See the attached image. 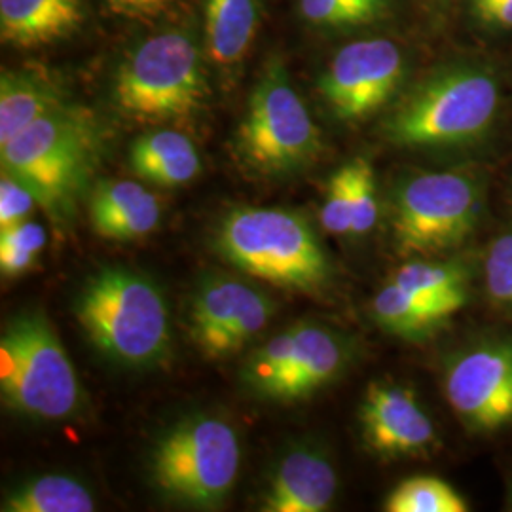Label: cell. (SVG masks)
I'll list each match as a JSON object with an SVG mask.
<instances>
[{
    "label": "cell",
    "mask_w": 512,
    "mask_h": 512,
    "mask_svg": "<svg viewBox=\"0 0 512 512\" xmlns=\"http://www.w3.org/2000/svg\"><path fill=\"white\" fill-rule=\"evenodd\" d=\"M499 84L490 71L459 65L433 74L404 97L385 122V137L401 147H461L492 128Z\"/></svg>",
    "instance_id": "1"
},
{
    "label": "cell",
    "mask_w": 512,
    "mask_h": 512,
    "mask_svg": "<svg viewBox=\"0 0 512 512\" xmlns=\"http://www.w3.org/2000/svg\"><path fill=\"white\" fill-rule=\"evenodd\" d=\"M74 311L93 344L124 365L156 363L169 346L164 294L145 275L101 270L76 296Z\"/></svg>",
    "instance_id": "2"
},
{
    "label": "cell",
    "mask_w": 512,
    "mask_h": 512,
    "mask_svg": "<svg viewBox=\"0 0 512 512\" xmlns=\"http://www.w3.org/2000/svg\"><path fill=\"white\" fill-rule=\"evenodd\" d=\"M217 247L236 268L277 287L313 293L332 277L329 255L310 222L293 211L234 209L220 226Z\"/></svg>",
    "instance_id": "3"
},
{
    "label": "cell",
    "mask_w": 512,
    "mask_h": 512,
    "mask_svg": "<svg viewBox=\"0 0 512 512\" xmlns=\"http://www.w3.org/2000/svg\"><path fill=\"white\" fill-rule=\"evenodd\" d=\"M97 139L92 122L65 105L38 118L0 147L2 171L29 186L52 217H67L92 173Z\"/></svg>",
    "instance_id": "4"
},
{
    "label": "cell",
    "mask_w": 512,
    "mask_h": 512,
    "mask_svg": "<svg viewBox=\"0 0 512 512\" xmlns=\"http://www.w3.org/2000/svg\"><path fill=\"white\" fill-rule=\"evenodd\" d=\"M0 389L12 410L35 420H65L80 403L73 363L40 311L21 313L0 338Z\"/></svg>",
    "instance_id": "5"
},
{
    "label": "cell",
    "mask_w": 512,
    "mask_h": 512,
    "mask_svg": "<svg viewBox=\"0 0 512 512\" xmlns=\"http://www.w3.org/2000/svg\"><path fill=\"white\" fill-rule=\"evenodd\" d=\"M207 86L194 38L169 31L141 42L118 67V109L141 122L181 120L202 109Z\"/></svg>",
    "instance_id": "6"
},
{
    "label": "cell",
    "mask_w": 512,
    "mask_h": 512,
    "mask_svg": "<svg viewBox=\"0 0 512 512\" xmlns=\"http://www.w3.org/2000/svg\"><path fill=\"white\" fill-rule=\"evenodd\" d=\"M482 211V188L459 171L408 177L393 194V238L406 256L452 251L471 238Z\"/></svg>",
    "instance_id": "7"
},
{
    "label": "cell",
    "mask_w": 512,
    "mask_h": 512,
    "mask_svg": "<svg viewBox=\"0 0 512 512\" xmlns=\"http://www.w3.org/2000/svg\"><path fill=\"white\" fill-rule=\"evenodd\" d=\"M241 450L232 425L198 416L167 431L152 454V476L162 492L192 507L215 509L232 492Z\"/></svg>",
    "instance_id": "8"
},
{
    "label": "cell",
    "mask_w": 512,
    "mask_h": 512,
    "mask_svg": "<svg viewBox=\"0 0 512 512\" xmlns=\"http://www.w3.org/2000/svg\"><path fill=\"white\" fill-rule=\"evenodd\" d=\"M321 150V133L311 120L281 63H272L256 84L238 131L241 160L262 175L291 173Z\"/></svg>",
    "instance_id": "9"
},
{
    "label": "cell",
    "mask_w": 512,
    "mask_h": 512,
    "mask_svg": "<svg viewBox=\"0 0 512 512\" xmlns=\"http://www.w3.org/2000/svg\"><path fill=\"white\" fill-rule=\"evenodd\" d=\"M442 389L458 420L476 435L512 425V338L478 342L452 355Z\"/></svg>",
    "instance_id": "10"
},
{
    "label": "cell",
    "mask_w": 512,
    "mask_h": 512,
    "mask_svg": "<svg viewBox=\"0 0 512 512\" xmlns=\"http://www.w3.org/2000/svg\"><path fill=\"white\" fill-rule=\"evenodd\" d=\"M403 76L404 57L395 42L357 40L334 55L321 78V93L340 120L355 122L382 109Z\"/></svg>",
    "instance_id": "11"
},
{
    "label": "cell",
    "mask_w": 512,
    "mask_h": 512,
    "mask_svg": "<svg viewBox=\"0 0 512 512\" xmlns=\"http://www.w3.org/2000/svg\"><path fill=\"white\" fill-rule=\"evenodd\" d=\"M274 300L236 279L205 281L192 302V336L203 355L220 359L245 348L274 315Z\"/></svg>",
    "instance_id": "12"
},
{
    "label": "cell",
    "mask_w": 512,
    "mask_h": 512,
    "mask_svg": "<svg viewBox=\"0 0 512 512\" xmlns=\"http://www.w3.org/2000/svg\"><path fill=\"white\" fill-rule=\"evenodd\" d=\"M359 418L368 448L384 458L423 456L439 442L435 423L414 391L403 385L372 382L366 387Z\"/></svg>",
    "instance_id": "13"
},
{
    "label": "cell",
    "mask_w": 512,
    "mask_h": 512,
    "mask_svg": "<svg viewBox=\"0 0 512 512\" xmlns=\"http://www.w3.org/2000/svg\"><path fill=\"white\" fill-rule=\"evenodd\" d=\"M291 346L281 374L262 397L298 401L334 382L348 366V340L334 330L302 323L289 329Z\"/></svg>",
    "instance_id": "14"
},
{
    "label": "cell",
    "mask_w": 512,
    "mask_h": 512,
    "mask_svg": "<svg viewBox=\"0 0 512 512\" xmlns=\"http://www.w3.org/2000/svg\"><path fill=\"white\" fill-rule=\"evenodd\" d=\"M336 490V471L329 459L315 450H294L275 469L264 511H327Z\"/></svg>",
    "instance_id": "15"
},
{
    "label": "cell",
    "mask_w": 512,
    "mask_h": 512,
    "mask_svg": "<svg viewBox=\"0 0 512 512\" xmlns=\"http://www.w3.org/2000/svg\"><path fill=\"white\" fill-rule=\"evenodd\" d=\"M160 215L156 196L133 181H105L90 202L93 230L103 238H143L158 226Z\"/></svg>",
    "instance_id": "16"
},
{
    "label": "cell",
    "mask_w": 512,
    "mask_h": 512,
    "mask_svg": "<svg viewBox=\"0 0 512 512\" xmlns=\"http://www.w3.org/2000/svg\"><path fill=\"white\" fill-rule=\"evenodd\" d=\"M82 18V0H0V35L16 48H38L67 38Z\"/></svg>",
    "instance_id": "17"
},
{
    "label": "cell",
    "mask_w": 512,
    "mask_h": 512,
    "mask_svg": "<svg viewBox=\"0 0 512 512\" xmlns=\"http://www.w3.org/2000/svg\"><path fill=\"white\" fill-rule=\"evenodd\" d=\"M59 107H63V95L52 76L37 69L4 71L0 78V147Z\"/></svg>",
    "instance_id": "18"
},
{
    "label": "cell",
    "mask_w": 512,
    "mask_h": 512,
    "mask_svg": "<svg viewBox=\"0 0 512 512\" xmlns=\"http://www.w3.org/2000/svg\"><path fill=\"white\" fill-rule=\"evenodd\" d=\"M129 162L141 179L169 188L194 181L202 169L194 143L173 129L141 135L131 147Z\"/></svg>",
    "instance_id": "19"
},
{
    "label": "cell",
    "mask_w": 512,
    "mask_h": 512,
    "mask_svg": "<svg viewBox=\"0 0 512 512\" xmlns=\"http://www.w3.org/2000/svg\"><path fill=\"white\" fill-rule=\"evenodd\" d=\"M389 279L406 293L435 306L446 317H452L469 302L471 274L459 260H431L420 256L403 264Z\"/></svg>",
    "instance_id": "20"
},
{
    "label": "cell",
    "mask_w": 512,
    "mask_h": 512,
    "mask_svg": "<svg viewBox=\"0 0 512 512\" xmlns=\"http://www.w3.org/2000/svg\"><path fill=\"white\" fill-rule=\"evenodd\" d=\"M260 0H205L207 54L217 65H236L255 40Z\"/></svg>",
    "instance_id": "21"
},
{
    "label": "cell",
    "mask_w": 512,
    "mask_h": 512,
    "mask_svg": "<svg viewBox=\"0 0 512 512\" xmlns=\"http://www.w3.org/2000/svg\"><path fill=\"white\" fill-rule=\"evenodd\" d=\"M372 315L380 329L408 342L427 340L450 319L435 306L406 293L391 279L374 296Z\"/></svg>",
    "instance_id": "22"
},
{
    "label": "cell",
    "mask_w": 512,
    "mask_h": 512,
    "mask_svg": "<svg viewBox=\"0 0 512 512\" xmlns=\"http://www.w3.org/2000/svg\"><path fill=\"white\" fill-rule=\"evenodd\" d=\"M90 490L71 476L46 475L27 480L2 503L4 512H92Z\"/></svg>",
    "instance_id": "23"
},
{
    "label": "cell",
    "mask_w": 512,
    "mask_h": 512,
    "mask_svg": "<svg viewBox=\"0 0 512 512\" xmlns=\"http://www.w3.org/2000/svg\"><path fill=\"white\" fill-rule=\"evenodd\" d=\"M387 512H467L458 490L439 476H410L385 499Z\"/></svg>",
    "instance_id": "24"
},
{
    "label": "cell",
    "mask_w": 512,
    "mask_h": 512,
    "mask_svg": "<svg viewBox=\"0 0 512 512\" xmlns=\"http://www.w3.org/2000/svg\"><path fill=\"white\" fill-rule=\"evenodd\" d=\"M46 247L44 228L21 220L18 224L0 230V270L4 277L27 274L37 266L38 255Z\"/></svg>",
    "instance_id": "25"
},
{
    "label": "cell",
    "mask_w": 512,
    "mask_h": 512,
    "mask_svg": "<svg viewBox=\"0 0 512 512\" xmlns=\"http://www.w3.org/2000/svg\"><path fill=\"white\" fill-rule=\"evenodd\" d=\"M351 171V234L365 236L378 220V192L374 167L365 158L348 162Z\"/></svg>",
    "instance_id": "26"
},
{
    "label": "cell",
    "mask_w": 512,
    "mask_h": 512,
    "mask_svg": "<svg viewBox=\"0 0 512 512\" xmlns=\"http://www.w3.org/2000/svg\"><path fill=\"white\" fill-rule=\"evenodd\" d=\"M300 10L315 25H357L376 18L382 4L374 0H300Z\"/></svg>",
    "instance_id": "27"
},
{
    "label": "cell",
    "mask_w": 512,
    "mask_h": 512,
    "mask_svg": "<svg viewBox=\"0 0 512 512\" xmlns=\"http://www.w3.org/2000/svg\"><path fill=\"white\" fill-rule=\"evenodd\" d=\"M484 277L490 298L512 310V232L499 236L488 247Z\"/></svg>",
    "instance_id": "28"
},
{
    "label": "cell",
    "mask_w": 512,
    "mask_h": 512,
    "mask_svg": "<svg viewBox=\"0 0 512 512\" xmlns=\"http://www.w3.org/2000/svg\"><path fill=\"white\" fill-rule=\"evenodd\" d=\"M321 224L334 236L351 234V171L342 165L330 177L327 198L321 207Z\"/></svg>",
    "instance_id": "29"
},
{
    "label": "cell",
    "mask_w": 512,
    "mask_h": 512,
    "mask_svg": "<svg viewBox=\"0 0 512 512\" xmlns=\"http://www.w3.org/2000/svg\"><path fill=\"white\" fill-rule=\"evenodd\" d=\"M37 196L29 186L16 177L2 171L0 181V230L10 228L21 220L29 219L31 211L37 205Z\"/></svg>",
    "instance_id": "30"
},
{
    "label": "cell",
    "mask_w": 512,
    "mask_h": 512,
    "mask_svg": "<svg viewBox=\"0 0 512 512\" xmlns=\"http://www.w3.org/2000/svg\"><path fill=\"white\" fill-rule=\"evenodd\" d=\"M110 12L128 19H154L167 12L175 0H105Z\"/></svg>",
    "instance_id": "31"
},
{
    "label": "cell",
    "mask_w": 512,
    "mask_h": 512,
    "mask_svg": "<svg viewBox=\"0 0 512 512\" xmlns=\"http://www.w3.org/2000/svg\"><path fill=\"white\" fill-rule=\"evenodd\" d=\"M476 18L488 25L512 29V0H471Z\"/></svg>",
    "instance_id": "32"
},
{
    "label": "cell",
    "mask_w": 512,
    "mask_h": 512,
    "mask_svg": "<svg viewBox=\"0 0 512 512\" xmlns=\"http://www.w3.org/2000/svg\"><path fill=\"white\" fill-rule=\"evenodd\" d=\"M505 509L512 512V480L507 488V494H505Z\"/></svg>",
    "instance_id": "33"
},
{
    "label": "cell",
    "mask_w": 512,
    "mask_h": 512,
    "mask_svg": "<svg viewBox=\"0 0 512 512\" xmlns=\"http://www.w3.org/2000/svg\"><path fill=\"white\" fill-rule=\"evenodd\" d=\"M374 2H378V4H384V0H374Z\"/></svg>",
    "instance_id": "34"
}]
</instances>
